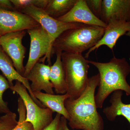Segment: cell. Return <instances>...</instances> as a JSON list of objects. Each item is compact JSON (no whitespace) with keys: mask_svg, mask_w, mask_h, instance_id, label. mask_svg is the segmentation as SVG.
Returning a JSON list of instances; mask_svg holds the SVG:
<instances>
[{"mask_svg":"<svg viewBox=\"0 0 130 130\" xmlns=\"http://www.w3.org/2000/svg\"><path fill=\"white\" fill-rule=\"evenodd\" d=\"M100 79L99 73L89 77L86 89L78 98L65 101V107L70 116L68 124L71 129L104 130V121L97 111L95 99Z\"/></svg>","mask_w":130,"mask_h":130,"instance_id":"obj_1","label":"cell"},{"mask_svg":"<svg viewBox=\"0 0 130 130\" xmlns=\"http://www.w3.org/2000/svg\"><path fill=\"white\" fill-rule=\"evenodd\" d=\"M98 70L100 79L95 99L97 108H102L105 100L114 91H125L130 96V85L126 77L130 73V65L125 58L114 56L106 63L89 60Z\"/></svg>","mask_w":130,"mask_h":130,"instance_id":"obj_2","label":"cell"},{"mask_svg":"<svg viewBox=\"0 0 130 130\" xmlns=\"http://www.w3.org/2000/svg\"><path fill=\"white\" fill-rule=\"evenodd\" d=\"M105 30L103 27L85 24L67 30L54 42L52 53L60 51L82 54L97 44Z\"/></svg>","mask_w":130,"mask_h":130,"instance_id":"obj_3","label":"cell"},{"mask_svg":"<svg viewBox=\"0 0 130 130\" xmlns=\"http://www.w3.org/2000/svg\"><path fill=\"white\" fill-rule=\"evenodd\" d=\"M61 60L67 86V93L71 100L78 98L88 85L89 60L82 54L62 52Z\"/></svg>","mask_w":130,"mask_h":130,"instance_id":"obj_4","label":"cell"},{"mask_svg":"<svg viewBox=\"0 0 130 130\" xmlns=\"http://www.w3.org/2000/svg\"><path fill=\"white\" fill-rule=\"evenodd\" d=\"M10 89L23 100L26 109V121L32 124L34 130H43L51 124L54 119L53 112L48 108H42L38 105L23 84L16 81Z\"/></svg>","mask_w":130,"mask_h":130,"instance_id":"obj_5","label":"cell"},{"mask_svg":"<svg viewBox=\"0 0 130 130\" xmlns=\"http://www.w3.org/2000/svg\"><path fill=\"white\" fill-rule=\"evenodd\" d=\"M30 37V48L29 58L25 66L23 77L26 78L36 63L41 58L43 63L46 59L48 65L51 66V56L53 50V44L47 32L41 25L27 30Z\"/></svg>","mask_w":130,"mask_h":130,"instance_id":"obj_6","label":"cell"},{"mask_svg":"<svg viewBox=\"0 0 130 130\" xmlns=\"http://www.w3.org/2000/svg\"><path fill=\"white\" fill-rule=\"evenodd\" d=\"M19 11L30 16L40 24L49 35L53 45L55 41L63 32L83 24L59 21L50 16L44 9L34 6L28 7Z\"/></svg>","mask_w":130,"mask_h":130,"instance_id":"obj_7","label":"cell"},{"mask_svg":"<svg viewBox=\"0 0 130 130\" xmlns=\"http://www.w3.org/2000/svg\"><path fill=\"white\" fill-rule=\"evenodd\" d=\"M26 34V30H22L9 32L0 37V46L11 60L17 72L23 77L26 48L22 43V40Z\"/></svg>","mask_w":130,"mask_h":130,"instance_id":"obj_8","label":"cell"},{"mask_svg":"<svg viewBox=\"0 0 130 130\" xmlns=\"http://www.w3.org/2000/svg\"><path fill=\"white\" fill-rule=\"evenodd\" d=\"M40 25L30 16L21 12L0 9V36L9 32L27 30Z\"/></svg>","mask_w":130,"mask_h":130,"instance_id":"obj_9","label":"cell"},{"mask_svg":"<svg viewBox=\"0 0 130 130\" xmlns=\"http://www.w3.org/2000/svg\"><path fill=\"white\" fill-rule=\"evenodd\" d=\"M58 20L67 23H79L106 28L107 24L91 11L86 0H77L72 9Z\"/></svg>","mask_w":130,"mask_h":130,"instance_id":"obj_10","label":"cell"},{"mask_svg":"<svg viewBox=\"0 0 130 130\" xmlns=\"http://www.w3.org/2000/svg\"><path fill=\"white\" fill-rule=\"evenodd\" d=\"M130 30V21L112 19L109 20L105 28L104 35L101 39L93 47L89 50L85 58H89L91 52L97 50L100 47L106 46L113 50L120 37Z\"/></svg>","mask_w":130,"mask_h":130,"instance_id":"obj_11","label":"cell"},{"mask_svg":"<svg viewBox=\"0 0 130 130\" xmlns=\"http://www.w3.org/2000/svg\"><path fill=\"white\" fill-rule=\"evenodd\" d=\"M50 66L38 61L26 77L31 82L30 88L32 93L44 91L46 93L54 94L53 86L50 79Z\"/></svg>","mask_w":130,"mask_h":130,"instance_id":"obj_12","label":"cell"},{"mask_svg":"<svg viewBox=\"0 0 130 130\" xmlns=\"http://www.w3.org/2000/svg\"><path fill=\"white\" fill-rule=\"evenodd\" d=\"M100 19L107 24L112 19L130 21V0H103Z\"/></svg>","mask_w":130,"mask_h":130,"instance_id":"obj_13","label":"cell"},{"mask_svg":"<svg viewBox=\"0 0 130 130\" xmlns=\"http://www.w3.org/2000/svg\"><path fill=\"white\" fill-rule=\"evenodd\" d=\"M0 70L7 79L11 87L13 85V81H19L26 88L29 94L35 102L40 106L44 108L40 101L35 98L31 90L30 84L28 79L17 72L11 60L1 46H0Z\"/></svg>","mask_w":130,"mask_h":130,"instance_id":"obj_14","label":"cell"},{"mask_svg":"<svg viewBox=\"0 0 130 130\" xmlns=\"http://www.w3.org/2000/svg\"><path fill=\"white\" fill-rule=\"evenodd\" d=\"M33 94L45 108H49L53 112L59 114L67 120L69 119L70 116L64 105L65 101L69 98L67 93L55 95L37 91L33 93Z\"/></svg>","mask_w":130,"mask_h":130,"instance_id":"obj_15","label":"cell"},{"mask_svg":"<svg viewBox=\"0 0 130 130\" xmlns=\"http://www.w3.org/2000/svg\"><path fill=\"white\" fill-rule=\"evenodd\" d=\"M123 94L121 90L113 92L110 100L111 105L104 108L103 112L109 121H113L117 116H122L130 124V103L125 104L122 102Z\"/></svg>","mask_w":130,"mask_h":130,"instance_id":"obj_16","label":"cell"},{"mask_svg":"<svg viewBox=\"0 0 130 130\" xmlns=\"http://www.w3.org/2000/svg\"><path fill=\"white\" fill-rule=\"evenodd\" d=\"M56 58L53 65L50 66V79L55 93L64 94L67 92V86L61 60L62 51H57Z\"/></svg>","mask_w":130,"mask_h":130,"instance_id":"obj_17","label":"cell"},{"mask_svg":"<svg viewBox=\"0 0 130 130\" xmlns=\"http://www.w3.org/2000/svg\"><path fill=\"white\" fill-rule=\"evenodd\" d=\"M77 0H49L44 9L46 13L58 19L67 13L72 9Z\"/></svg>","mask_w":130,"mask_h":130,"instance_id":"obj_18","label":"cell"},{"mask_svg":"<svg viewBox=\"0 0 130 130\" xmlns=\"http://www.w3.org/2000/svg\"><path fill=\"white\" fill-rule=\"evenodd\" d=\"M18 111L19 114L18 124L12 130H34L32 124L26 121V109L23 100L20 96L18 99Z\"/></svg>","mask_w":130,"mask_h":130,"instance_id":"obj_19","label":"cell"},{"mask_svg":"<svg viewBox=\"0 0 130 130\" xmlns=\"http://www.w3.org/2000/svg\"><path fill=\"white\" fill-rule=\"evenodd\" d=\"M16 11H19L26 8L34 6L44 9L49 0H10Z\"/></svg>","mask_w":130,"mask_h":130,"instance_id":"obj_20","label":"cell"},{"mask_svg":"<svg viewBox=\"0 0 130 130\" xmlns=\"http://www.w3.org/2000/svg\"><path fill=\"white\" fill-rule=\"evenodd\" d=\"M10 85L7 79L0 74V113L6 114L11 111L8 106V103L3 99L4 92L10 89Z\"/></svg>","mask_w":130,"mask_h":130,"instance_id":"obj_21","label":"cell"},{"mask_svg":"<svg viewBox=\"0 0 130 130\" xmlns=\"http://www.w3.org/2000/svg\"><path fill=\"white\" fill-rule=\"evenodd\" d=\"M16 114L11 111L0 117V130H12L17 125Z\"/></svg>","mask_w":130,"mask_h":130,"instance_id":"obj_22","label":"cell"},{"mask_svg":"<svg viewBox=\"0 0 130 130\" xmlns=\"http://www.w3.org/2000/svg\"><path fill=\"white\" fill-rule=\"evenodd\" d=\"M89 8L94 15L100 19L102 11V0H86Z\"/></svg>","mask_w":130,"mask_h":130,"instance_id":"obj_23","label":"cell"},{"mask_svg":"<svg viewBox=\"0 0 130 130\" xmlns=\"http://www.w3.org/2000/svg\"><path fill=\"white\" fill-rule=\"evenodd\" d=\"M61 115L57 113L51 124L43 130H63L61 121Z\"/></svg>","mask_w":130,"mask_h":130,"instance_id":"obj_24","label":"cell"},{"mask_svg":"<svg viewBox=\"0 0 130 130\" xmlns=\"http://www.w3.org/2000/svg\"><path fill=\"white\" fill-rule=\"evenodd\" d=\"M0 9L16 11L10 0H0Z\"/></svg>","mask_w":130,"mask_h":130,"instance_id":"obj_25","label":"cell"},{"mask_svg":"<svg viewBox=\"0 0 130 130\" xmlns=\"http://www.w3.org/2000/svg\"><path fill=\"white\" fill-rule=\"evenodd\" d=\"M61 121L63 126V130H71L68 128L67 126V120L64 117L61 116Z\"/></svg>","mask_w":130,"mask_h":130,"instance_id":"obj_26","label":"cell"},{"mask_svg":"<svg viewBox=\"0 0 130 130\" xmlns=\"http://www.w3.org/2000/svg\"><path fill=\"white\" fill-rule=\"evenodd\" d=\"M125 35H126V36H127L129 37H130V30L127 32V33L125 34Z\"/></svg>","mask_w":130,"mask_h":130,"instance_id":"obj_27","label":"cell"},{"mask_svg":"<svg viewBox=\"0 0 130 130\" xmlns=\"http://www.w3.org/2000/svg\"><path fill=\"white\" fill-rule=\"evenodd\" d=\"M0 37H1V36H0Z\"/></svg>","mask_w":130,"mask_h":130,"instance_id":"obj_28","label":"cell"}]
</instances>
